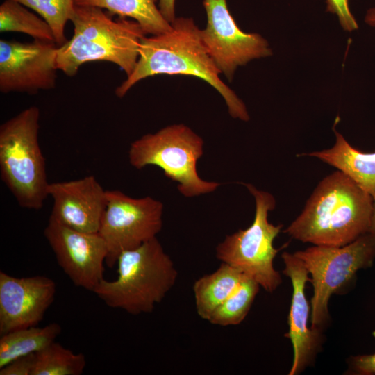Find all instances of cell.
<instances>
[{
    "label": "cell",
    "mask_w": 375,
    "mask_h": 375,
    "mask_svg": "<svg viewBox=\"0 0 375 375\" xmlns=\"http://www.w3.org/2000/svg\"><path fill=\"white\" fill-rule=\"evenodd\" d=\"M169 31L145 36L140 44L139 58L133 72L116 88L122 98L140 81L159 74L184 75L199 78L222 95L230 115L249 120L244 102L219 78L221 72L208 54L198 26L192 18L176 17Z\"/></svg>",
    "instance_id": "1"
},
{
    "label": "cell",
    "mask_w": 375,
    "mask_h": 375,
    "mask_svg": "<svg viewBox=\"0 0 375 375\" xmlns=\"http://www.w3.org/2000/svg\"><path fill=\"white\" fill-rule=\"evenodd\" d=\"M373 206L372 196L337 170L318 183L284 232L313 245L344 246L368 233Z\"/></svg>",
    "instance_id": "2"
},
{
    "label": "cell",
    "mask_w": 375,
    "mask_h": 375,
    "mask_svg": "<svg viewBox=\"0 0 375 375\" xmlns=\"http://www.w3.org/2000/svg\"><path fill=\"white\" fill-rule=\"evenodd\" d=\"M71 22L72 38L57 49L58 70L74 76L85 62L106 61L119 66L127 76L133 72L147 35L137 22L114 20L101 8L81 6H75Z\"/></svg>",
    "instance_id": "3"
},
{
    "label": "cell",
    "mask_w": 375,
    "mask_h": 375,
    "mask_svg": "<svg viewBox=\"0 0 375 375\" xmlns=\"http://www.w3.org/2000/svg\"><path fill=\"white\" fill-rule=\"evenodd\" d=\"M117 264V277L114 281L103 278L92 292L108 307L134 315L151 312L178 276L157 238L122 252Z\"/></svg>",
    "instance_id": "4"
},
{
    "label": "cell",
    "mask_w": 375,
    "mask_h": 375,
    "mask_svg": "<svg viewBox=\"0 0 375 375\" xmlns=\"http://www.w3.org/2000/svg\"><path fill=\"white\" fill-rule=\"evenodd\" d=\"M39 119V108L31 106L0 126L1 178L21 207L36 210L42 208L49 184Z\"/></svg>",
    "instance_id": "5"
},
{
    "label": "cell",
    "mask_w": 375,
    "mask_h": 375,
    "mask_svg": "<svg viewBox=\"0 0 375 375\" xmlns=\"http://www.w3.org/2000/svg\"><path fill=\"white\" fill-rule=\"evenodd\" d=\"M203 139L183 124L162 128L133 141L128 150L131 166L140 169L146 166L160 167L165 176L177 183L185 197L210 193L219 183L203 180L197 172L199 159L203 154Z\"/></svg>",
    "instance_id": "6"
},
{
    "label": "cell",
    "mask_w": 375,
    "mask_h": 375,
    "mask_svg": "<svg viewBox=\"0 0 375 375\" xmlns=\"http://www.w3.org/2000/svg\"><path fill=\"white\" fill-rule=\"evenodd\" d=\"M243 185L255 200L253 221L246 229L226 235L216 247V257L253 279L267 292H272L282 283L281 274L274 267V259L279 250L274 247L273 242L283 226L274 225L268 220L269 212L275 208L276 200L268 192L250 183Z\"/></svg>",
    "instance_id": "7"
},
{
    "label": "cell",
    "mask_w": 375,
    "mask_h": 375,
    "mask_svg": "<svg viewBox=\"0 0 375 375\" xmlns=\"http://www.w3.org/2000/svg\"><path fill=\"white\" fill-rule=\"evenodd\" d=\"M294 253L311 275V328H322L328 319L331 296L345 286L358 270L372 265L375 240L367 233L344 246L313 245Z\"/></svg>",
    "instance_id": "8"
},
{
    "label": "cell",
    "mask_w": 375,
    "mask_h": 375,
    "mask_svg": "<svg viewBox=\"0 0 375 375\" xmlns=\"http://www.w3.org/2000/svg\"><path fill=\"white\" fill-rule=\"evenodd\" d=\"M106 207L98 233L104 240L106 263L112 267L120 254L156 238L162 226L163 204L151 197L133 198L106 190Z\"/></svg>",
    "instance_id": "9"
},
{
    "label": "cell",
    "mask_w": 375,
    "mask_h": 375,
    "mask_svg": "<svg viewBox=\"0 0 375 375\" xmlns=\"http://www.w3.org/2000/svg\"><path fill=\"white\" fill-rule=\"evenodd\" d=\"M207 24L200 31L202 42L215 65L229 81L239 66L272 51L260 34L242 31L230 13L226 0H203Z\"/></svg>",
    "instance_id": "10"
},
{
    "label": "cell",
    "mask_w": 375,
    "mask_h": 375,
    "mask_svg": "<svg viewBox=\"0 0 375 375\" xmlns=\"http://www.w3.org/2000/svg\"><path fill=\"white\" fill-rule=\"evenodd\" d=\"M58 46L53 42L0 40V91L35 94L56 83Z\"/></svg>",
    "instance_id": "11"
},
{
    "label": "cell",
    "mask_w": 375,
    "mask_h": 375,
    "mask_svg": "<svg viewBox=\"0 0 375 375\" xmlns=\"http://www.w3.org/2000/svg\"><path fill=\"white\" fill-rule=\"evenodd\" d=\"M44 235L72 283L93 292L104 278L108 249L103 238L98 233L74 230L50 219Z\"/></svg>",
    "instance_id": "12"
},
{
    "label": "cell",
    "mask_w": 375,
    "mask_h": 375,
    "mask_svg": "<svg viewBox=\"0 0 375 375\" xmlns=\"http://www.w3.org/2000/svg\"><path fill=\"white\" fill-rule=\"evenodd\" d=\"M56 283L49 277H15L0 272V334L37 326L53 303Z\"/></svg>",
    "instance_id": "13"
},
{
    "label": "cell",
    "mask_w": 375,
    "mask_h": 375,
    "mask_svg": "<svg viewBox=\"0 0 375 375\" xmlns=\"http://www.w3.org/2000/svg\"><path fill=\"white\" fill-rule=\"evenodd\" d=\"M53 200L49 219L82 232L98 233L106 207V190L94 176L49 183Z\"/></svg>",
    "instance_id": "14"
},
{
    "label": "cell",
    "mask_w": 375,
    "mask_h": 375,
    "mask_svg": "<svg viewBox=\"0 0 375 375\" xmlns=\"http://www.w3.org/2000/svg\"><path fill=\"white\" fill-rule=\"evenodd\" d=\"M281 258L285 265L283 274L290 278L292 285L289 330L285 336L293 348L292 365L288 374L296 375L314 360L322 344V328L308 326L311 308L306 296V285L310 281L306 267L294 253L285 251Z\"/></svg>",
    "instance_id": "15"
},
{
    "label": "cell",
    "mask_w": 375,
    "mask_h": 375,
    "mask_svg": "<svg viewBox=\"0 0 375 375\" xmlns=\"http://www.w3.org/2000/svg\"><path fill=\"white\" fill-rule=\"evenodd\" d=\"M334 145L322 151L300 156L315 157L335 167L372 196L375 194V152L365 153L352 147L334 128Z\"/></svg>",
    "instance_id": "16"
},
{
    "label": "cell",
    "mask_w": 375,
    "mask_h": 375,
    "mask_svg": "<svg viewBox=\"0 0 375 375\" xmlns=\"http://www.w3.org/2000/svg\"><path fill=\"white\" fill-rule=\"evenodd\" d=\"M244 274L238 269L222 262L212 273L203 276L193 285L198 315L208 320L212 312L239 287Z\"/></svg>",
    "instance_id": "17"
},
{
    "label": "cell",
    "mask_w": 375,
    "mask_h": 375,
    "mask_svg": "<svg viewBox=\"0 0 375 375\" xmlns=\"http://www.w3.org/2000/svg\"><path fill=\"white\" fill-rule=\"evenodd\" d=\"M157 0H75L76 6H94L106 10L110 15L131 18L146 34L160 35L171 30L172 25L156 6Z\"/></svg>",
    "instance_id": "18"
},
{
    "label": "cell",
    "mask_w": 375,
    "mask_h": 375,
    "mask_svg": "<svg viewBox=\"0 0 375 375\" xmlns=\"http://www.w3.org/2000/svg\"><path fill=\"white\" fill-rule=\"evenodd\" d=\"M61 333L57 323L44 327L31 326L1 335L0 338V368L14 360L42 350Z\"/></svg>",
    "instance_id": "19"
},
{
    "label": "cell",
    "mask_w": 375,
    "mask_h": 375,
    "mask_svg": "<svg viewBox=\"0 0 375 375\" xmlns=\"http://www.w3.org/2000/svg\"><path fill=\"white\" fill-rule=\"evenodd\" d=\"M0 31L22 33L33 40L55 42L49 25L27 7L12 0H4L0 6Z\"/></svg>",
    "instance_id": "20"
},
{
    "label": "cell",
    "mask_w": 375,
    "mask_h": 375,
    "mask_svg": "<svg viewBox=\"0 0 375 375\" xmlns=\"http://www.w3.org/2000/svg\"><path fill=\"white\" fill-rule=\"evenodd\" d=\"M85 365L83 353H74L54 341L35 353L32 375H80Z\"/></svg>",
    "instance_id": "21"
},
{
    "label": "cell",
    "mask_w": 375,
    "mask_h": 375,
    "mask_svg": "<svg viewBox=\"0 0 375 375\" xmlns=\"http://www.w3.org/2000/svg\"><path fill=\"white\" fill-rule=\"evenodd\" d=\"M260 287L256 281L244 275L238 289L212 312L208 321L222 326L240 324L249 313Z\"/></svg>",
    "instance_id": "22"
},
{
    "label": "cell",
    "mask_w": 375,
    "mask_h": 375,
    "mask_svg": "<svg viewBox=\"0 0 375 375\" xmlns=\"http://www.w3.org/2000/svg\"><path fill=\"white\" fill-rule=\"evenodd\" d=\"M35 11L51 27L58 47L67 42L65 26L71 21L75 0H12Z\"/></svg>",
    "instance_id": "23"
},
{
    "label": "cell",
    "mask_w": 375,
    "mask_h": 375,
    "mask_svg": "<svg viewBox=\"0 0 375 375\" xmlns=\"http://www.w3.org/2000/svg\"><path fill=\"white\" fill-rule=\"evenodd\" d=\"M326 11L337 16L344 31L351 32L358 28V24L352 15L349 0H326Z\"/></svg>",
    "instance_id": "24"
},
{
    "label": "cell",
    "mask_w": 375,
    "mask_h": 375,
    "mask_svg": "<svg viewBox=\"0 0 375 375\" xmlns=\"http://www.w3.org/2000/svg\"><path fill=\"white\" fill-rule=\"evenodd\" d=\"M35 353L18 358L0 368V375H32Z\"/></svg>",
    "instance_id": "25"
},
{
    "label": "cell",
    "mask_w": 375,
    "mask_h": 375,
    "mask_svg": "<svg viewBox=\"0 0 375 375\" xmlns=\"http://www.w3.org/2000/svg\"><path fill=\"white\" fill-rule=\"evenodd\" d=\"M351 372L360 375L375 374V353L358 355L350 358Z\"/></svg>",
    "instance_id": "26"
},
{
    "label": "cell",
    "mask_w": 375,
    "mask_h": 375,
    "mask_svg": "<svg viewBox=\"0 0 375 375\" xmlns=\"http://www.w3.org/2000/svg\"><path fill=\"white\" fill-rule=\"evenodd\" d=\"M159 10L170 24L175 19V0H159Z\"/></svg>",
    "instance_id": "27"
},
{
    "label": "cell",
    "mask_w": 375,
    "mask_h": 375,
    "mask_svg": "<svg viewBox=\"0 0 375 375\" xmlns=\"http://www.w3.org/2000/svg\"><path fill=\"white\" fill-rule=\"evenodd\" d=\"M365 22L369 26L375 27V8H371L367 10Z\"/></svg>",
    "instance_id": "28"
},
{
    "label": "cell",
    "mask_w": 375,
    "mask_h": 375,
    "mask_svg": "<svg viewBox=\"0 0 375 375\" xmlns=\"http://www.w3.org/2000/svg\"><path fill=\"white\" fill-rule=\"evenodd\" d=\"M374 200V206L373 212L371 219L370 226L368 233L374 238L375 240V194L372 196Z\"/></svg>",
    "instance_id": "29"
}]
</instances>
